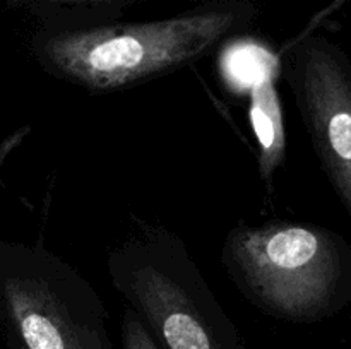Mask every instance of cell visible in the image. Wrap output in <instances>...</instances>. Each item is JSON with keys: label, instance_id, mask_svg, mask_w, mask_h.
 Returning a JSON list of instances; mask_svg holds the SVG:
<instances>
[{"label": "cell", "instance_id": "6da1fadb", "mask_svg": "<svg viewBox=\"0 0 351 349\" xmlns=\"http://www.w3.org/2000/svg\"><path fill=\"white\" fill-rule=\"evenodd\" d=\"M257 16L252 0H208L165 19L41 26L33 53L50 77L89 94H110L195 64L245 34Z\"/></svg>", "mask_w": 351, "mask_h": 349}, {"label": "cell", "instance_id": "7a4b0ae2", "mask_svg": "<svg viewBox=\"0 0 351 349\" xmlns=\"http://www.w3.org/2000/svg\"><path fill=\"white\" fill-rule=\"evenodd\" d=\"M221 263L249 303L280 320L319 322L351 303V246L324 226L239 221Z\"/></svg>", "mask_w": 351, "mask_h": 349}, {"label": "cell", "instance_id": "3957f363", "mask_svg": "<svg viewBox=\"0 0 351 349\" xmlns=\"http://www.w3.org/2000/svg\"><path fill=\"white\" fill-rule=\"evenodd\" d=\"M106 272L160 349H242L187 245L170 229L137 226L108 252Z\"/></svg>", "mask_w": 351, "mask_h": 349}, {"label": "cell", "instance_id": "277c9868", "mask_svg": "<svg viewBox=\"0 0 351 349\" xmlns=\"http://www.w3.org/2000/svg\"><path fill=\"white\" fill-rule=\"evenodd\" d=\"M2 300L21 349H112L96 287L47 246L3 255Z\"/></svg>", "mask_w": 351, "mask_h": 349}, {"label": "cell", "instance_id": "5b68a950", "mask_svg": "<svg viewBox=\"0 0 351 349\" xmlns=\"http://www.w3.org/2000/svg\"><path fill=\"white\" fill-rule=\"evenodd\" d=\"M329 185L351 219V60L317 31L288 41L276 57Z\"/></svg>", "mask_w": 351, "mask_h": 349}, {"label": "cell", "instance_id": "8992f818", "mask_svg": "<svg viewBox=\"0 0 351 349\" xmlns=\"http://www.w3.org/2000/svg\"><path fill=\"white\" fill-rule=\"evenodd\" d=\"M249 118L259 154L257 168L261 180L273 188V178L287 157V130L273 68H264L249 92Z\"/></svg>", "mask_w": 351, "mask_h": 349}, {"label": "cell", "instance_id": "52a82bcc", "mask_svg": "<svg viewBox=\"0 0 351 349\" xmlns=\"http://www.w3.org/2000/svg\"><path fill=\"white\" fill-rule=\"evenodd\" d=\"M41 21V26L74 27L120 21L143 0H12Z\"/></svg>", "mask_w": 351, "mask_h": 349}, {"label": "cell", "instance_id": "ba28073f", "mask_svg": "<svg viewBox=\"0 0 351 349\" xmlns=\"http://www.w3.org/2000/svg\"><path fill=\"white\" fill-rule=\"evenodd\" d=\"M120 331H122V349H160L149 328L130 307H125L123 310Z\"/></svg>", "mask_w": 351, "mask_h": 349}]
</instances>
